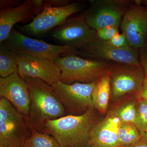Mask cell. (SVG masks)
Masks as SVG:
<instances>
[{"mask_svg":"<svg viewBox=\"0 0 147 147\" xmlns=\"http://www.w3.org/2000/svg\"><path fill=\"white\" fill-rule=\"evenodd\" d=\"M17 71L16 53L3 42L0 45V76L5 78Z\"/></svg>","mask_w":147,"mask_h":147,"instance_id":"obj_18","label":"cell"},{"mask_svg":"<svg viewBox=\"0 0 147 147\" xmlns=\"http://www.w3.org/2000/svg\"><path fill=\"white\" fill-rule=\"evenodd\" d=\"M123 10L114 5L92 7L81 16L91 28L96 30L109 27H119Z\"/></svg>","mask_w":147,"mask_h":147,"instance_id":"obj_16","label":"cell"},{"mask_svg":"<svg viewBox=\"0 0 147 147\" xmlns=\"http://www.w3.org/2000/svg\"><path fill=\"white\" fill-rule=\"evenodd\" d=\"M44 8V1L26 0L16 6L1 9L0 43L6 40L16 24L34 19Z\"/></svg>","mask_w":147,"mask_h":147,"instance_id":"obj_11","label":"cell"},{"mask_svg":"<svg viewBox=\"0 0 147 147\" xmlns=\"http://www.w3.org/2000/svg\"><path fill=\"white\" fill-rule=\"evenodd\" d=\"M118 138L119 147H124L137 144L142 140V137L134 124L121 122Z\"/></svg>","mask_w":147,"mask_h":147,"instance_id":"obj_19","label":"cell"},{"mask_svg":"<svg viewBox=\"0 0 147 147\" xmlns=\"http://www.w3.org/2000/svg\"><path fill=\"white\" fill-rule=\"evenodd\" d=\"M25 147H60L53 136L31 128V133L27 139Z\"/></svg>","mask_w":147,"mask_h":147,"instance_id":"obj_20","label":"cell"},{"mask_svg":"<svg viewBox=\"0 0 147 147\" xmlns=\"http://www.w3.org/2000/svg\"><path fill=\"white\" fill-rule=\"evenodd\" d=\"M124 147H147V136L142 137V140L137 144Z\"/></svg>","mask_w":147,"mask_h":147,"instance_id":"obj_29","label":"cell"},{"mask_svg":"<svg viewBox=\"0 0 147 147\" xmlns=\"http://www.w3.org/2000/svg\"><path fill=\"white\" fill-rule=\"evenodd\" d=\"M136 95L143 98L147 101V75L145 76L141 90Z\"/></svg>","mask_w":147,"mask_h":147,"instance_id":"obj_27","label":"cell"},{"mask_svg":"<svg viewBox=\"0 0 147 147\" xmlns=\"http://www.w3.org/2000/svg\"><path fill=\"white\" fill-rule=\"evenodd\" d=\"M122 33L129 46L138 50L146 46L147 9L139 5L131 7L125 12L121 24Z\"/></svg>","mask_w":147,"mask_h":147,"instance_id":"obj_12","label":"cell"},{"mask_svg":"<svg viewBox=\"0 0 147 147\" xmlns=\"http://www.w3.org/2000/svg\"><path fill=\"white\" fill-rule=\"evenodd\" d=\"M108 42L113 46L120 48L129 47L126 36L123 33H119Z\"/></svg>","mask_w":147,"mask_h":147,"instance_id":"obj_24","label":"cell"},{"mask_svg":"<svg viewBox=\"0 0 147 147\" xmlns=\"http://www.w3.org/2000/svg\"><path fill=\"white\" fill-rule=\"evenodd\" d=\"M44 2L52 6L55 7L65 6L71 3L69 1L65 0H50L44 1Z\"/></svg>","mask_w":147,"mask_h":147,"instance_id":"obj_26","label":"cell"},{"mask_svg":"<svg viewBox=\"0 0 147 147\" xmlns=\"http://www.w3.org/2000/svg\"><path fill=\"white\" fill-rule=\"evenodd\" d=\"M52 35L63 45L75 49H86L97 37V32L90 28L84 18H69L53 30Z\"/></svg>","mask_w":147,"mask_h":147,"instance_id":"obj_8","label":"cell"},{"mask_svg":"<svg viewBox=\"0 0 147 147\" xmlns=\"http://www.w3.org/2000/svg\"><path fill=\"white\" fill-rule=\"evenodd\" d=\"M119 64L110 67L109 69L113 98L117 99L132 93L137 94L142 89L145 77L142 66Z\"/></svg>","mask_w":147,"mask_h":147,"instance_id":"obj_9","label":"cell"},{"mask_svg":"<svg viewBox=\"0 0 147 147\" xmlns=\"http://www.w3.org/2000/svg\"><path fill=\"white\" fill-rule=\"evenodd\" d=\"M90 147H96L94 146H90Z\"/></svg>","mask_w":147,"mask_h":147,"instance_id":"obj_32","label":"cell"},{"mask_svg":"<svg viewBox=\"0 0 147 147\" xmlns=\"http://www.w3.org/2000/svg\"><path fill=\"white\" fill-rule=\"evenodd\" d=\"M0 96L8 100L28 119L30 104L29 88L18 71L7 77L0 78Z\"/></svg>","mask_w":147,"mask_h":147,"instance_id":"obj_13","label":"cell"},{"mask_svg":"<svg viewBox=\"0 0 147 147\" xmlns=\"http://www.w3.org/2000/svg\"><path fill=\"white\" fill-rule=\"evenodd\" d=\"M18 1H1V9L7 7H13L14 5H16Z\"/></svg>","mask_w":147,"mask_h":147,"instance_id":"obj_28","label":"cell"},{"mask_svg":"<svg viewBox=\"0 0 147 147\" xmlns=\"http://www.w3.org/2000/svg\"><path fill=\"white\" fill-rule=\"evenodd\" d=\"M28 119L8 100L0 99V147H25L31 134Z\"/></svg>","mask_w":147,"mask_h":147,"instance_id":"obj_3","label":"cell"},{"mask_svg":"<svg viewBox=\"0 0 147 147\" xmlns=\"http://www.w3.org/2000/svg\"><path fill=\"white\" fill-rule=\"evenodd\" d=\"M141 56L140 65L142 66L145 76L147 75V47L146 46L143 48Z\"/></svg>","mask_w":147,"mask_h":147,"instance_id":"obj_25","label":"cell"},{"mask_svg":"<svg viewBox=\"0 0 147 147\" xmlns=\"http://www.w3.org/2000/svg\"><path fill=\"white\" fill-rule=\"evenodd\" d=\"M137 96L136 102L137 116L135 125L138 129L142 137L147 136V101L140 96Z\"/></svg>","mask_w":147,"mask_h":147,"instance_id":"obj_21","label":"cell"},{"mask_svg":"<svg viewBox=\"0 0 147 147\" xmlns=\"http://www.w3.org/2000/svg\"><path fill=\"white\" fill-rule=\"evenodd\" d=\"M111 91L109 71L96 80L92 94L94 108L101 114H104L107 110Z\"/></svg>","mask_w":147,"mask_h":147,"instance_id":"obj_17","label":"cell"},{"mask_svg":"<svg viewBox=\"0 0 147 147\" xmlns=\"http://www.w3.org/2000/svg\"><path fill=\"white\" fill-rule=\"evenodd\" d=\"M79 3L63 7H55L44 2V8L29 24L19 27L21 32L32 36L41 35L60 26L72 14L82 10Z\"/></svg>","mask_w":147,"mask_h":147,"instance_id":"obj_7","label":"cell"},{"mask_svg":"<svg viewBox=\"0 0 147 147\" xmlns=\"http://www.w3.org/2000/svg\"><path fill=\"white\" fill-rule=\"evenodd\" d=\"M144 3L145 4H146V5L147 6V0H146V1H145Z\"/></svg>","mask_w":147,"mask_h":147,"instance_id":"obj_30","label":"cell"},{"mask_svg":"<svg viewBox=\"0 0 147 147\" xmlns=\"http://www.w3.org/2000/svg\"></svg>","mask_w":147,"mask_h":147,"instance_id":"obj_33","label":"cell"},{"mask_svg":"<svg viewBox=\"0 0 147 147\" xmlns=\"http://www.w3.org/2000/svg\"><path fill=\"white\" fill-rule=\"evenodd\" d=\"M95 123L93 109L80 115H67L45 122L42 132L53 136L60 147H90Z\"/></svg>","mask_w":147,"mask_h":147,"instance_id":"obj_1","label":"cell"},{"mask_svg":"<svg viewBox=\"0 0 147 147\" xmlns=\"http://www.w3.org/2000/svg\"><path fill=\"white\" fill-rule=\"evenodd\" d=\"M16 54H25L55 61L61 54H74L76 49L65 45H53L34 39L13 28L5 42Z\"/></svg>","mask_w":147,"mask_h":147,"instance_id":"obj_5","label":"cell"},{"mask_svg":"<svg viewBox=\"0 0 147 147\" xmlns=\"http://www.w3.org/2000/svg\"><path fill=\"white\" fill-rule=\"evenodd\" d=\"M96 82L67 84L59 81L51 87L66 110L82 115L94 108L92 94Z\"/></svg>","mask_w":147,"mask_h":147,"instance_id":"obj_6","label":"cell"},{"mask_svg":"<svg viewBox=\"0 0 147 147\" xmlns=\"http://www.w3.org/2000/svg\"><path fill=\"white\" fill-rule=\"evenodd\" d=\"M86 50L95 57L131 66L141 65L137 50L129 47L120 48L113 46L108 41L96 38Z\"/></svg>","mask_w":147,"mask_h":147,"instance_id":"obj_14","label":"cell"},{"mask_svg":"<svg viewBox=\"0 0 147 147\" xmlns=\"http://www.w3.org/2000/svg\"><path fill=\"white\" fill-rule=\"evenodd\" d=\"M98 38L104 41H109L118 34V27H109L96 30Z\"/></svg>","mask_w":147,"mask_h":147,"instance_id":"obj_23","label":"cell"},{"mask_svg":"<svg viewBox=\"0 0 147 147\" xmlns=\"http://www.w3.org/2000/svg\"><path fill=\"white\" fill-rule=\"evenodd\" d=\"M16 55L17 71L21 78L40 79L51 86L60 80L61 69L54 61L25 54Z\"/></svg>","mask_w":147,"mask_h":147,"instance_id":"obj_10","label":"cell"},{"mask_svg":"<svg viewBox=\"0 0 147 147\" xmlns=\"http://www.w3.org/2000/svg\"><path fill=\"white\" fill-rule=\"evenodd\" d=\"M121 122L129 123L135 125L137 108L136 102H130L125 104L116 111Z\"/></svg>","mask_w":147,"mask_h":147,"instance_id":"obj_22","label":"cell"},{"mask_svg":"<svg viewBox=\"0 0 147 147\" xmlns=\"http://www.w3.org/2000/svg\"><path fill=\"white\" fill-rule=\"evenodd\" d=\"M30 98L28 120L31 127L42 132L47 121L66 116V109L51 86L40 79L25 77Z\"/></svg>","mask_w":147,"mask_h":147,"instance_id":"obj_2","label":"cell"},{"mask_svg":"<svg viewBox=\"0 0 147 147\" xmlns=\"http://www.w3.org/2000/svg\"><path fill=\"white\" fill-rule=\"evenodd\" d=\"M68 54L54 61L61 69L60 81L64 83H92L108 73L110 66L104 62L86 59Z\"/></svg>","mask_w":147,"mask_h":147,"instance_id":"obj_4","label":"cell"},{"mask_svg":"<svg viewBox=\"0 0 147 147\" xmlns=\"http://www.w3.org/2000/svg\"><path fill=\"white\" fill-rule=\"evenodd\" d=\"M146 133L147 134V128H146Z\"/></svg>","mask_w":147,"mask_h":147,"instance_id":"obj_31","label":"cell"},{"mask_svg":"<svg viewBox=\"0 0 147 147\" xmlns=\"http://www.w3.org/2000/svg\"><path fill=\"white\" fill-rule=\"evenodd\" d=\"M121 122L120 119L114 111L96 124L91 132V146L119 147L118 132Z\"/></svg>","mask_w":147,"mask_h":147,"instance_id":"obj_15","label":"cell"}]
</instances>
